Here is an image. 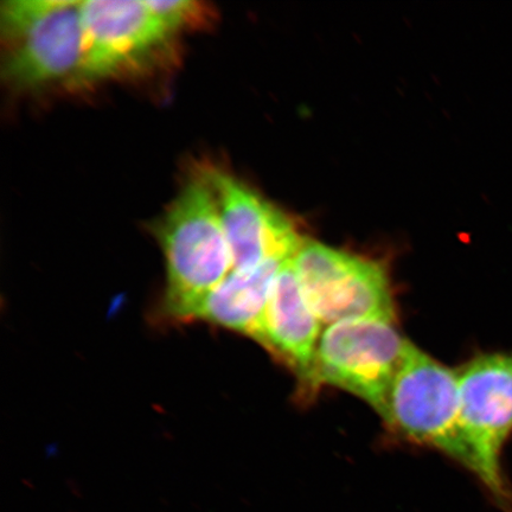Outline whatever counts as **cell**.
Instances as JSON below:
<instances>
[{
	"mask_svg": "<svg viewBox=\"0 0 512 512\" xmlns=\"http://www.w3.org/2000/svg\"><path fill=\"white\" fill-rule=\"evenodd\" d=\"M158 238L166 262L165 312L188 322L233 271V256L207 170L191 177L164 216Z\"/></svg>",
	"mask_w": 512,
	"mask_h": 512,
	"instance_id": "6da1fadb",
	"label": "cell"
},
{
	"mask_svg": "<svg viewBox=\"0 0 512 512\" xmlns=\"http://www.w3.org/2000/svg\"><path fill=\"white\" fill-rule=\"evenodd\" d=\"M0 14L3 70L11 85L78 83L83 63L80 0H10Z\"/></svg>",
	"mask_w": 512,
	"mask_h": 512,
	"instance_id": "7a4b0ae2",
	"label": "cell"
},
{
	"mask_svg": "<svg viewBox=\"0 0 512 512\" xmlns=\"http://www.w3.org/2000/svg\"><path fill=\"white\" fill-rule=\"evenodd\" d=\"M459 426L469 466L496 503L512 512L502 454L512 433V352L473 358L458 370Z\"/></svg>",
	"mask_w": 512,
	"mask_h": 512,
	"instance_id": "3957f363",
	"label": "cell"
},
{
	"mask_svg": "<svg viewBox=\"0 0 512 512\" xmlns=\"http://www.w3.org/2000/svg\"><path fill=\"white\" fill-rule=\"evenodd\" d=\"M408 343L390 320L357 319L328 325L320 335L305 386L347 390L382 415Z\"/></svg>",
	"mask_w": 512,
	"mask_h": 512,
	"instance_id": "277c9868",
	"label": "cell"
},
{
	"mask_svg": "<svg viewBox=\"0 0 512 512\" xmlns=\"http://www.w3.org/2000/svg\"><path fill=\"white\" fill-rule=\"evenodd\" d=\"M381 416L408 440L437 448L469 466L459 426L458 371L435 361L411 342Z\"/></svg>",
	"mask_w": 512,
	"mask_h": 512,
	"instance_id": "5b68a950",
	"label": "cell"
},
{
	"mask_svg": "<svg viewBox=\"0 0 512 512\" xmlns=\"http://www.w3.org/2000/svg\"><path fill=\"white\" fill-rule=\"evenodd\" d=\"M292 262L320 323L357 319L395 322L392 287L379 262L312 240H304Z\"/></svg>",
	"mask_w": 512,
	"mask_h": 512,
	"instance_id": "8992f818",
	"label": "cell"
},
{
	"mask_svg": "<svg viewBox=\"0 0 512 512\" xmlns=\"http://www.w3.org/2000/svg\"><path fill=\"white\" fill-rule=\"evenodd\" d=\"M81 15L80 85L111 78L171 37L146 0H82Z\"/></svg>",
	"mask_w": 512,
	"mask_h": 512,
	"instance_id": "52a82bcc",
	"label": "cell"
},
{
	"mask_svg": "<svg viewBox=\"0 0 512 512\" xmlns=\"http://www.w3.org/2000/svg\"><path fill=\"white\" fill-rule=\"evenodd\" d=\"M233 256V271L253 270L268 260L293 259L300 238L283 211L272 206L238 178L206 169Z\"/></svg>",
	"mask_w": 512,
	"mask_h": 512,
	"instance_id": "ba28073f",
	"label": "cell"
},
{
	"mask_svg": "<svg viewBox=\"0 0 512 512\" xmlns=\"http://www.w3.org/2000/svg\"><path fill=\"white\" fill-rule=\"evenodd\" d=\"M320 320L304 296L292 259L285 262L274 281L255 341L309 379L320 338Z\"/></svg>",
	"mask_w": 512,
	"mask_h": 512,
	"instance_id": "9c48e42d",
	"label": "cell"
},
{
	"mask_svg": "<svg viewBox=\"0 0 512 512\" xmlns=\"http://www.w3.org/2000/svg\"><path fill=\"white\" fill-rule=\"evenodd\" d=\"M285 262L273 259L253 270L232 271L197 307L191 320H203L256 339L274 281Z\"/></svg>",
	"mask_w": 512,
	"mask_h": 512,
	"instance_id": "30bf717a",
	"label": "cell"
},
{
	"mask_svg": "<svg viewBox=\"0 0 512 512\" xmlns=\"http://www.w3.org/2000/svg\"><path fill=\"white\" fill-rule=\"evenodd\" d=\"M146 3L171 36L200 22L207 12L200 3L192 0H146Z\"/></svg>",
	"mask_w": 512,
	"mask_h": 512,
	"instance_id": "8fae6325",
	"label": "cell"
}]
</instances>
